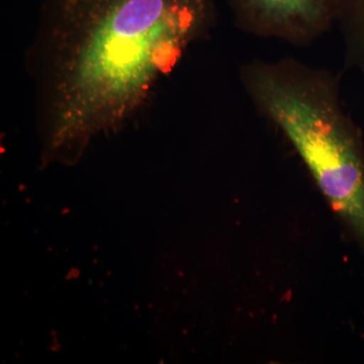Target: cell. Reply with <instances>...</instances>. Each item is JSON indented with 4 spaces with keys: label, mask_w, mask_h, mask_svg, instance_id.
<instances>
[{
    "label": "cell",
    "mask_w": 364,
    "mask_h": 364,
    "mask_svg": "<svg viewBox=\"0 0 364 364\" xmlns=\"http://www.w3.org/2000/svg\"><path fill=\"white\" fill-rule=\"evenodd\" d=\"M242 20L277 32L304 33L331 16L333 0H229Z\"/></svg>",
    "instance_id": "3"
},
{
    "label": "cell",
    "mask_w": 364,
    "mask_h": 364,
    "mask_svg": "<svg viewBox=\"0 0 364 364\" xmlns=\"http://www.w3.org/2000/svg\"><path fill=\"white\" fill-rule=\"evenodd\" d=\"M253 90L364 251V157L331 93L312 81L272 71L257 74Z\"/></svg>",
    "instance_id": "2"
},
{
    "label": "cell",
    "mask_w": 364,
    "mask_h": 364,
    "mask_svg": "<svg viewBox=\"0 0 364 364\" xmlns=\"http://www.w3.org/2000/svg\"><path fill=\"white\" fill-rule=\"evenodd\" d=\"M215 0H43L26 52L45 161L141 116L214 21Z\"/></svg>",
    "instance_id": "1"
}]
</instances>
